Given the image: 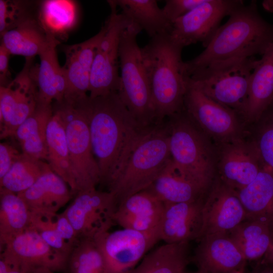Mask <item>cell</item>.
<instances>
[{"label":"cell","mask_w":273,"mask_h":273,"mask_svg":"<svg viewBox=\"0 0 273 273\" xmlns=\"http://www.w3.org/2000/svg\"><path fill=\"white\" fill-rule=\"evenodd\" d=\"M75 105L82 111L88 126L101 183L108 185L150 128L139 125L117 92L94 98L88 96Z\"/></svg>","instance_id":"obj_1"},{"label":"cell","mask_w":273,"mask_h":273,"mask_svg":"<svg viewBox=\"0 0 273 273\" xmlns=\"http://www.w3.org/2000/svg\"><path fill=\"white\" fill-rule=\"evenodd\" d=\"M273 43V24L260 15L256 1L235 9L205 50L186 61L188 73L214 62L262 56Z\"/></svg>","instance_id":"obj_2"},{"label":"cell","mask_w":273,"mask_h":273,"mask_svg":"<svg viewBox=\"0 0 273 273\" xmlns=\"http://www.w3.org/2000/svg\"><path fill=\"white\" fill-rule=\"evenodd\" d=\"M183 49L171 39L168 32L151 37L141 48L157 121L185 109L190 76L186 62L182 59Z\"/></svg>","instance_id":"obj_3"},{"label":"cell","mask_w":273,"mask_h":273,"mask_svg":"<svg viewBox=\"0 0 273 273\" xmlns=\"http://www.w3.org/2000/svg\"><path fill=\"white\" fill-rule=\"evenodd\" d=\"M170 159L169 130L149 128L107 185L108 191L114 196L117 205L148 188Z\"/></svg>","instance_id":"obj_4"},{"label":"cell","mask_w":273,"mask_h":273,"mask_svg":"<svg viewBox=\"0 0 273 273\" xmlns=\"http://www.w3.org/2000/svg\"><path fill=\"white\" fill-rule=\"evenodd\" d=\"M172 116L169 130L171 159L188 179L208 192L216 177L213 149L205 134L192 124L185 109Z\"/></svg>","instance_id":"obj_5"},{"label":"cell","mask_w":273,"mask_h":273,"mask_svg":"<svg viewBox=\"0 0 273 273\" xmlns=\"http://www.w3.org/2000/svg\"><path fill=\"white\" fill-rule=\"evenodd\" d=\"M142 29L130 22L119 46L120 83L117 94L139 125L144 129L156 120L151 88L137 36Z\"/></svg>","instance_id":"obj_6"},{"label":"cell","mask_w":273,"mask_h":273,"mask_svg":"<svg viewBox=\"0 0 273 273\" xmlns=\"http://www.w3.org/2000/svg\"><path fill=\"white\" fill-rule=\"evenodd\" d=\"M258 60L253 57L212 63L191 74L190 82L212 100L235 111L242 118L248 100L251 75Z\"/></svg>","instance_id":"obj_7"},{"label":"cell","mask_w":273,"mask_h":273,"mask_svg":"<svg viewBox=\"0 0 273 273\" xmlns=\"http://www.w3.org/2000/svg\"><path fill=\"white\" fill-rule=\"evenodd\" d=\"M53 110L64 124L75 186V194L95 189L101 183V174L94 155L88 126L84 115L77 105L56 102Z\"/></svg>","instance_id":"obj_8"},{"label":"cell","mask_w":273,"mask_h":273,"mask_svg":"<svg viewBox=\"0 0 273 273\" xmlns=\"http://www.w3.org/2000/svg\"><path fill=\"white\" fill-rule=\"evenodd\" d=\"M111 13L105 23V33L98 46L92 68L88 92L91 98L117 92L120 83L119 46L129 21L108 1Z\"/></svg>","instance_id":"obj_9"},{"label":"cell","mask_w":273,"mask_h":273,"mask_svg":"<svg viewBox=\"0 0 273 273\" xmlns=\"http://www.w3.org/2000/svg\"><path fill=\"white\" fill-rule=\"evenodd\" d=\"M185 109L204 134L219 144L244 136V122L235 111L212 100L190 82Z\"/></svg>","instance_id":"obj_10"},{"label":"cell","mask_w":273,"mask_h":273,"mask_svg":"<svg viewBox=\"0 0 273 273\" xmlns=\"http://www.w3.org/2000/svg\"><path fill=\"white\" fill-rule=\"evenodd\" d=\"M243 4L241 0H206L172 22L168 34L183 48L198 42L206 48L220 26L223 18Z\"/></svg>","instance_id":"obj_11"},{"label":"cell","mask_w":273,"mask_h":273,"mask_svg":"<svg viewBox=\"0 0 273 273\" xmlns=\"http://www.w3.org/2000/svg\"><path fill=\"white\" fill-rule=\"evenodd\" d=\"M1 246V259L24 273L39 268L61 270L67 266L69 257L50 247L31 225Z\"/></svg>","instance_id":"obj_12"},{"label":"cell","mask_w":273,"mask_h":273,"mask_svg":"<svg viewBox=\"0 0 273 273\" xmlns=\"http://www.w3.org/2000/svg\"><path fill=\"white\" fill-rule=\"evenodd\" d=\"M117 203L110 192L96 188L80 191L63 212L79 238L94 237L97 233L110 230Z\"/></svg>","instance_id":"obj_13"},{"label":"cell","mask_w":273,"mask_h":273,"mask_svg":"<svg viewBox=\"0 0 273 273\" xmlns=\"http://www.w3.org/2000/svg\"><path fill=\"white\" fill-rule=\"evenodd\" d=\"M218 145L217 176L236 192L248 186L263 168L251 142L243 136Z\"/></svg>","instance_id":"obj_14"},{"label":"cell","mask_w":273,"mask_h":273,"mask_svg":"<svg viewBox=\"0 0 273 273\" xmlns=\"http://www.w3.org/2000/svg\"><path fill=\"white\" fill-rule=\"evenodd\" d=\"M247 218V214L237 192L216 176L207 193L202 209V238L228 234Z\"/></svg>","instance_id":"obj_15"},{"label":"cell","mask_w":273,"mask_h":273,"mask_svg":"<svg viewBox=\"0 0 273 273\" xmlns=\"http://www.w3.org/2000/svg\"><path fill=\"white\" fill-rule=\"evenodd\" d=\"M93 238L103 256L106 273H129L152 248L143 234L130 229L103 231Z\"/></svg>","instance_id":"obj_16"},{"label":"cell","mask_w":273,"mask_h":273,"mask_svg":"<svg viewBox=\"0 0 273 273\" xmlns=\"http://www.w3.org/2000/svg\"><path fill=\"white\" fill-rule=\"evenodd\" d=\"M106 29L104 24L98 33L87 40L63 47L66 61L62 67L67 81L64 102L75 105L88 96L92 66Z\"/></svg>","instance_id":"obj_17"},{"label":"cell","mask_w":273,"mask_h":273,"mask_svg":"<svg viewBox=\"0 0 273 273\" xmlns=\"http://www.w3.org/2000/svg\"><path fill=\"white\" fill-rule=\"evenodd\" d=\"M205 197L193 201L164 204L159 226L160 240L166 243L197 241L202 226Z\"/></svg>","instance_id":"obj_18"},{"label":"cell","mask_w":273,"mask_h":273,"mask_svg":"<svg viewBox=\"0 0 273 273\" xmlns=\"http://www.w3.org/2000/svg\"><path fill=\"white\" fill-rule=\"evenodd\" d=\"M164 203L147 190L134 194L120 202L114 219L123 229L152 235L159 226Z\"/></svg>","instance_id":"obj_19"},{"label":"cell","mask_w":273,"mask_h":273,"mask_svg":"<svg viewBox=\"0 0 273 273\" xmlns=\"http://www.w3.org/2000/svg\"><path fill=\"white\" fill-rule=\"evenodd\" d=\"M195 259L206 273H232L244 267L246 260L228 234L205 236L199 241Z\"/></svg>","instance_id":"obj_20"},{"label":"cell","mask_w":273,"mask_h":273,"mask_svg":"<svg viewBox=\"0 0 273 273\" xmlns=\"http://www.w3.org/2000/svg\"><path fill=\"white\" fill-rule=\"evenodd\" d=\"M17 194L31 213L55 216L74 194L67 184L51 169L30 188Z\"/></svg>","instance_id":"obj_21"},{"label":"cell","mask_w":273,"mask_h":273,"mask_svg":"<svg viewBox=\"0 0 273 273\" xmlns=\"http://www.w3.org/2000/svg\"><path fill=\"white\" fill-rule=\"evenodd\" d=\"M273 100V43L258 59L251 74L242 120L255 122Z\"/></svg>","instance_id":"obj_22"},{"label":"cell","mask_w":273,"mask_h":273,"mask_svg":"<svg viewBox=\"0 0 273 273\" xmlns=\"http://www.w3.org/2000/svg\"><path fill=\"white\" fill-rule=\"evenodd\" d=\"M59 40L51 36L49 42L39 55L40 64L35 79L38 88V100L51 104L62 102L67 88V81L62 67L59 65L56 53Z\"/></svg>","instance_id":"obj_23"},{"label":"cell","mask_w":273,"mask_h":273,"mask_svg":"<svg viewBox=\"0 0 273 273\" xmlns=\"http://www.w3.org/2000/svg\"><path fill=\"white\" fill-rule=\"evenodd\" d=\"M164 204L190 202L205 197L208 192L188 179L171 159L146 190Z\"/></svg>","instance_id":"obj_24"},{"label":"cell","mask_w":273,"mask_h":273,"mask_svg":"<svg viewBox=\"0 0 273 273\" xmlns=\"http://www.w3.org/2000/svg\"><path fill=\"white\" fill-rule=\"evenodd\" d=\"M53 115L51 104L38 100L34 111L17 128L14 136L23 154L35 159L47 160V130Z\"/></svg>","instance_id":"obj_25"},{"label":"cell","mask_w":273,"mask_h":273,"mask_svg":"<svg viewBox=\"0 0 273 273\" xmlns=\"http://www.w3.org/2000/svg\"><path fill=\"white\" fill-rule=\"evenodd\" d=\"M236 192L247 218L264 222L273 230V171L263 167L251 184Z\"/></svg>","instance_id":"obj_26"},{"label":"cell","mask_w":273,"mask_h":273,"mask_svg":"<svg viewBox=\"0 0 273 273\" xmlns=\"http://www.w3.org/2000/svg\"><path fill=\"white\" fill-rule=\"evenodd\" d=\"M1 35V43L11 54L23 56L26 59L39 55L51 36L46 33L38 21L31 17Z\"/></svg>","instance_id":"obj_27"},{"label":"cell","mask_w":273,"mask_h":273,"mask_svg":"<svg viewBox=\"0 0 273 273\" xmlns=\"http://www.w3.org/2000/svg\"><path fill=\"white\" fill-rule=\"evenodd\" d=\"M247 260L265 255L273 243V230L259 220L246 218L228 234Z\"/></svg>","instance_id":"obj_28"},{"label":"cell","mask_w":273,"mask_h":273,"mask_svg":"<svg viewBox=\"0 0 273 273\" xmlns=\"http://www.w3.org/2000/svg\"><path fill=\"white\" fill-rule=\"evenodd\" d=\"M121 13L151 38L169 32L171 23L156 0H113Z\"/></svg>","instance_id":"obj_29"},{"label":"cell","mask_w":273,"mask_h":273,"mask_svg":"<svg viewBox=\"0 0 273 273\" xmlns=\"http://www.w3.org/2000/svg\"><path fill=\"white\" fill-rule=\"evenodd\" d=\"M47 161L51 169L61 177L75 194V186L64 124L53 110L47 130Z\"/></svg>","instance_id":"obj_30"},{"label":"cell","mask_w":273,"mask_h":273,"mask_svg":"<svg viewBox=\"0 0 273 273\" xmlns=\"http://www.w3.org/2000/svg\"><path fill=\"white\" fill-rule=\"evenodd\" d=\"M31 212L17 193L0 188V242L25 230L30 224Z\"/></svg>","instance_id":"obj_31"},{"label":"cell","mask_w":273,"mask_h":273,"mask_svg":"<svg viewBox=\"0 0 273 273\" xmlns=\"http://www.w3.org/2000/svg\"><path fill=\"white\" fill-rule=\"evenodd\" d=\"M189 242L166 243L146 255L138 267L142 273H186Z\"/></svg>","instance_id":"obj_32"},{"label":"cell","mask_w":273,"mask_h":273,"mask_svg":"<svg viewBox=\"0 0 273 273\" xmlns=\"http://www.w3.org/2000/svg\"><path fill=\"white\" fill-rule=\"evenodd\" d=\"M77 19L75 3L68 0H47L40 7L38 21L47 33L56 37L66 34Z\"/></svg>","instance_id":"obj_33"},{"label":"cell","mask_w":273,"mask_h":273,"mask_svg":"<svg viewBox=\"0 0 273 273\" xmlns=\"http://www.w3.org/2000/svg\"><path fill=\"white\" fill-rule=\"evenodd\" d=\"M51 169L48 163L29 157L22 153L21 157L0 179V188L17 194L24 191Z\"/></svg>","instance_id":"obj_34"},{"label":"cell","mask_w":273,"mask_h":273,"mask_svg":"<svg viewBox=\"0 0 273 273\" xmlns=\"http://www.w3.org/2000/svg\"><path fill=\"white\" fill-rule=\"evenodd\" d=\"M251 125L249 140L256 150L263 167L273 171V100Z\"/></svg>","instance_id":"obj_35"},{"label":"cell","mask_w":273,"mask_h":273,"mask_svg":"<svg viewBox=\"0 0 273 273\" xmlns=\"http://www.w3.org/2000/svg\"><path fill=\"white\" fill-rule=\"evenodd\" d=\"M56 216H48L31 213L30 225L37 231L50 247L69 256L74 245L65 241L60 235L57 229Z\"/></svg>","instance_id":"obj_36"},{"label":"cell","mask_w":273,"mask_h":273,"mask_svg":"<svg viewBox=\"0 0 273 273\" xmlns=\"http://www.w3.org/2000/svg\"><path fill=\"white\" fill-rule=\"evenodd\" d=\"M27 10V6L23 2L0 0L1 35L29 17Z\"/></svg>","instance_id":"obj_37"},{"label":"cell","mask_w":273,"mask_h":273,"mask_svg":"<svg viewBox=\"0 0 273 273\" xmlns=\"http://www.w3.org/2000/svg\"><path fill=\"white\" fill-rule=\"evenodd\" d=\"M206 0H166L162 10L170 23L190 12Z\"/></svg>","instance_id":"obj_38"},{"label":"cell","mask_w":273,"mask_h":273,"mask_svg":"<svg viewBox=\"0 0 273 273\" xmlns=\"http://www.w3.org/2000/svg\"><path fill=\"white\" fill-rule=\"evenodd\" d=\"M20 153L13 145L7 143L0 144V179L9 171L13 164L21 157Z\"/></svg>","instance_id":"obj_39"},{"label":"cell","mask_w":273,"mask_h":273,"mask_svg":"<svg viewBox=\"0 0 273 273\" xmlns=\"http://www.w3.org/2000/svg\"><path fill=\"white\" fill-rule=\"evenodd\" d=\"M11 54L1 43L0 46V83L1 86H7L10 83L9 77V60Z\"/></svg>","instance_id":"obj_40"},{"label":"cell","mask_w":273,"mask_h":273,"mask_svg":"<svg viewBox=\"0 0 273 273\" xmlns=\"http://www.w3.org/2000/svg\"><path fill=\"white\" fill-rule=\"evenodd\" d=\"M0 273H24L8 265L3 259L0 260Z\"/></svg>","instance_id":"obj_41"},{"label":"cell","mask_w":273,"mask_h":273,"mask_svg":"<svg viewBox=\"0 0 273 273\" xmlns=\"http://www.w3.org/2000/svg\"><path fill=\"white\" fill-rule=\"evenodd\" d=\"M263 8L267 11L273 12V0H265L262 2Z\"/></svg>","instance_id":"obj_42"},{"label":"cell","mask_w":273,"mask_h":273,"mask_svg":"<svg viewBox=\"0 0 273 273\" xmlns=\"http://www.w3.org/2000/svg\"><path fill=\"white\" fill-rule=\"evenodd\" d=\"M266 259L273 264V243L265 255Z\"/></svg>","instance_id":"obj_43"},{"label":"cell","mask_w":273,"mask_h":273,"mask_svg":"<svg viewBox=\"0 0 273 273\" xmlns=\"http://www.w3.org/2000/svg\"><path fill=\"white\" fill-rule=\"evenodd\" d=\"M31 273H55V271L47 268H39Z\"/></svg>","instance_id":"obj_44"},{"label":"cell","mask_w":273,"mask_h":273,"mask_svg":"<svg viewBox=\"0 0 273 273\" xmlns=\"http://www.w3.org/2000/svg\"><path fill=\"white\" fill-rule=\"evenodd\" d=\"M256 273H273V270L270 268H267L259 270Z\"/></svg>","instance_id":"obj_45"},{"label":"cell","mask_w":273,"mask_h":273,"mask_svg":"<svg viewBox=\"0 0 273 273\" xmlns=\"http://www.w3.org/2000/svg\"><path fill=\"white\" fill-rule=\"evenodd\" d=\"M129 273H142V272L138 267H136L135 268L133 269L132 271H131Z\"/></svg>","instance_id":"obj_46"},{"label":"cell","mask_w":273,"mask_h":273,"mask_svg":"<svg viewBox=\"0 0 273 273\" xmlns=\"http://www.w3.org/2000/svg\"><path fill=\"white\" fill-rule=\"evenodd\" d=\"M232 273H244V267L236 270Z\"/></svg>","instance_id":"obj_47"},{"label":"cell","mask_w":273,"mask_h":273,"mask_svg":"<svg viewBox=\"0 0 273 273\" xmlns=\"http://www.w3.org/2000/svg\"><path fill=\"white\" fill-rule=\"evenodd\" d=\"M193 273H206L205 272H204V271L201 270V269H199L198 271H197L196 272H193Z\"/></svg>","instance_id":"obj_48"}]
</instances>
